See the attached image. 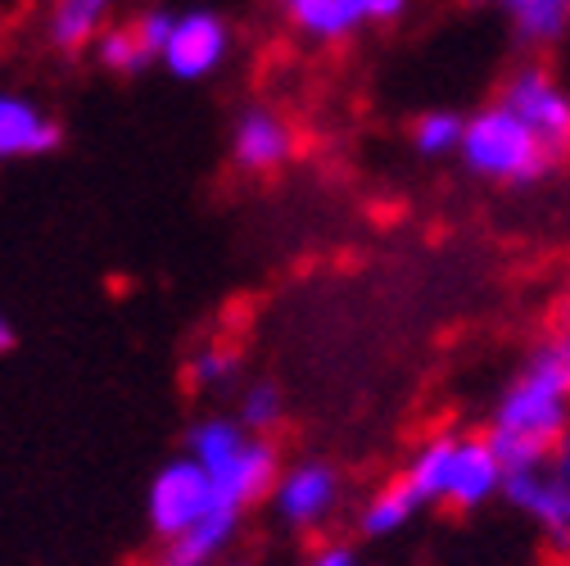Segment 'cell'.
Here are the masks:
<instances>
[{
	"mask_svg": "<svg viewBox=\"0 0 570 566\" xmlns=\"http://www.w3.org/2000/svg\"><path fill=\"white\" fill-rule=\"evenodd\" d=\"M570 431V322H548V331L525 353L521 372L498 390L489 412V440L508 467L543 462Z\"/></svg>",
	"mask_w": 570,
	"mask_h": 566,
	"instance_id": "6da1fadb",
	"label": "cell"
},
{
	"mask_svg": "<svg viewBox=\"0 0 570 566\" xmlns=\"http://www.w3.org/2000/svg\"><path fill=\"white\" fill-rule=\"evenodd\" d=\"M399 476L421 508L480 513L484 504L503 499L508 462L489 431H435L407 453Z\"/></svg>",
	"mask_w": 570,
	"mask_h": 566,
	"instance_id": "7a4b0ae2",
	"label": "cell"
},
{
	"mask_svg": "<svg viewBox=\"0 0 570 566\" xmlns=\"http://www.w3.org/2000/svg\"><path fill=\"white\" fill-rule=\"evenodd\" d=\"M213 480L218 499L236 513H254L258 504H267V494L281 476V449L272 436L249 431L236 412H208L186 431L181 445Z\"/></svg>",
	"mask_w": 570,
	"mask_h": 566,
	"instance_id": "3957f363",
	"label": "cell"
},
{
	"mask_svg": "<svg viewBox=\"0 0 570 566\" xmlns=\"http://www.w3.org/2000/svg\"><path fill=\"white\" fill-rule=\"evenodd\" d=\"M458 159L471 177L489 186H534L561 164L548 140L503 100H489L475 114H466Z\"/></svg>",
	"mask_w": 570,
	"mask_h": 566,
	"instance_id": "277c9868",
	"label": "cell"
},
{
	"mask_svg": "<svg viewBox=\"0 0 570 566\" xmlns=\"http://www.w3.org/2000/svg\"><path fill=\"white\" fill-rule=\"evenodd\" d=\"M503 504L534 521L552 553H570V431L543 462L508 467Z\"/></svg>",
	"mask_w": 570,
	"mask_h": 566,
	"instance_id": "5b68a950",
	"label": "cell"
},
{
	"mask_svg": "<svg viewBox=\"0 0 570 566\" xmlns=\"http://www.w3.org/2000/svg\"><path fill=\"white\" fill-rule=\"evenodd\" d=\"M267 513L291 535H322L344 513V471L326 458L285 462L267 494Z\"/></svg>",
	"mask_w": 570,
	"mask_h": 566,
	"instance_id": "8992f818",
	"label": "cell"
},
{
	"mask_svg": "<svg viewBox=\"0 0 570 566\" xmlns=\"http://www.w3.org/2000/svg\"><path fill=\"white\" fill-rule=\"evenodd\" d=\"M218 508H227L213 489L208 471L181 449L177 458H168L155 476H150V489H146V526L159 544L195 530L204 517H213Z\"/></svg>",
	"mask_w": 570,
	"mask_h": 566,
	"instance_id": "52a82bcc",
	"label": "cell"
},
{
	"mask_svg": "<svg viewBox=\"0 0 570 566\" xmlns=\"http://www.w3.org/2000/svg\"><path fill=\"white\" fill-rule=\"evenodd\" d=\"M232 50H236L232 23L218 10L195 6V10H177L173 14V32L164 41L159 64L177 82H208V78H218L227 68Z\"/></svg>",
	"mask_w": 570,
	"mask_h": 566,
	"instance_id": "ba28073f",
	"label": "cell"
},
{
	"mask_svg": "<svg viewBox=\"0 0 570 566\" xmlns=\"http://www.w3.org/2000/svg\"><path fill=\"white\" fill-rule=\"evenodd\" d=\"M498 100L521 114L552 146L557 159H570V87L543 59H525L521 68H512L508 82L498 87Z\"/></svg>",
	"mask_w": 570,
	"mask_h": 566,
	"instance_id": "9c48e42d",
	"label": "cell"
},
{
	"mask_svg": "<svg viewBox=\"0 0 570 566\" xmlns=\"http://www.w3.org/2000/svg\"><path fill=\"white\" fill-rule=\"evenodd\" d=\"M227 155L240 173L249 177H267V173H281L299 155V136H295V123L285 118L281 109L272 105H245L232 123V136H227Z\"/></svg>",
	"mask_w": 570,
	"mask_h": 566,
	"instance_id": "30bf717a",
	"label": "cell"
},
{
	"mask_svg": "<svg viewBox=\"0 0 570 566\" xmlns=\"http://www.w3.org/2000/svg\"><path fill=\"white\" fill-rule=\"evenodd\" d=\"M59 118L28 91L0 87V164H28L59 150Z\"/></svg>",
	"mask_w": 570,
	"mask_h": 566,
	"instance_id": "8fae6325",
	"label": "cell"
},
{
	"mask_svg": "<svg viewBox=\"0 0 570 566\" xmlns=\"http://www.w3.org/2000/svg\"><path fill=\"white\" fill-rule=\"evenodd\" d=\"M245 517H249V513L218 508L213 517H204L195 530H186V535H177V539L159 544L155 566H223L227 557H236V544H240Z\"/></svg>",
	"mask_w": 570,
	"mask_h": 566,
	"instance_id": "7c38bea8",
	"label": "cell"
},
{
	"mask_svg": "<svg viewBox=\"0 0 570 566\" xmlns=\"http://www.w3.org/2000/svg\"><path fill=\"white\" fill-rule=\"evenodd\" d=\"M122 0H50L46 6V41L59 55L91 50V41L114 23Z\"/></svg>",
	"mask_w": 570,
	"mask_h": 566,
	"instance_id": "4fadbf2b",
	"label": "cell"
},
{
	"mask_svg": "<svg viewBox=\"0 0 570 566\" xmlns=\"http://www.w3.org/2000/svg\"><path fill=\"white\" fill-rule=\"evenodd\" d=\"M425 508L416 504V494L403 485V476L394 471L390 480H381L367 499L358 504V517H353V526H358L363 539H390L399 535L403 526H412Z\"/></svg>",
	"mask_w": 570,
	"mask_h": 566,
	"instance_id": "5bb4252c",
	"label": "cell"
},
{
	"mask_svg": "<svg viewBox=\"0 0 570 566\" xmlns=\"http://www.w3.org/2000/svg\"><path fill=\"white\" fill-rule=\"evenodd\" d=\"M91 59L100 64V74H114V78H140L150 64H159V55L150 50V41L140 37V28L131 19L127 23H109L91 41Z\"/></svg>",
	"mask_w": 570,
	"mask_h": 566,
	"instance_id": "9a60e30c",
	"label": "cell"
},
{
	"mask_svg": "<svg viewBox=\"0 0 570 566\" xmlns=\"http://www.w3.org/2000/svg\"><path fill=\"white\" fill-rule=\"evenodd\" d=\"M508 19L525 50H548L570 32V0H512Z\"/></svg>",
	"mask_w": 570,
	"mask_h": 566,
	"instance_id": "2e32d148",
	"label": "cell"
},
{
	"mask_svg": "<svg viewBox=\"0 0 570 566\" xmlns=\"http://www.w3.org/2000/svg\"><path fill=\"white\" fill-rule=\"evenodd\" d=\"M186 381L195 394H227L240 381V353L227 340H204L186 353Z\"/></svg>",
	"mask_w": 570,
	"mask_h": 566,
	"instance_id": "e0dca14e",
	"label": "cell"
},
{
	"mask_svg": "<svg viewBox=\"0 0 570 566\" xmlns=\"http://www.w3.org/2000/svg\"><path fill=\"white\" fill-rule=\"evenodd\" d=\"M281 19L291 23L304 41H317V46H335L344 37H353L348 19H344V6L340 0H276Z\"/></svg>",
	"mask_w": 570,
	"mask_h": 566,
	"instance_id": "ac0fdd59",
	"label": "cell"
},
{
	"mask_svg": "<svg viewBox=\"0 0 570 566\" xmlns=\"http://www.w3.org/2000/svg\"><path fill=\"white\" fill-rule=\"evenodd\" d=\"M462 131H466V118L453 114V109H425L412 118L407 127V140L421 159H458L462 150Z\"/></svg>",
	"mask_w": 570,
	"mask_h": 566,
	"instance_id": "d6986e66",
	"label": "cell"
},
{
	"mask_svg": "<svg viewBox=\"0 0 570 566\" xmlns=\"http://www.w3.org/2000/svg\"><path fill=\"white\" fill-rule=\"evenodd\" d=\"M236 417L245 421L249 431H258V436H276L281 421H285V394H281V386L276 381H249V386H240Z\"/></svg>",
	"mask_w": 570,
	"mask_h": 566,
	"instance_id": "ffe728a7",
	"label": "cell"
},
{
	"mask_svg": "<svg viewBox=\"0 0 570 566\" xmlns=\"http://www.w3.org/2000/svg\"><path fill=\"white\" fill-rule=\"evenodd\" d=\"M340 6H344L348 28L358 32V28H390V23H399L412 0H340Z\"/></svg>",
	"mask_w": 570,
	"mask_h": 566,
	"instance_id": "44dd1931",
	"label": "cell"
},
{
	"mask_svg": "<svg viewBox=\"0 0 570 566\" xmlns=\"http://www.w3.org/2000/svg\"><path fill=\"white\" fill-rule=\"evenodd\" d=\"M299 566H363V562H358V548H353V544L326 539V544L308 548V557H304Z\"/></svg>",
	"mask_w": 570,
	"mask_h": 566,
	"instance_id": "7402d4cb",
	"label": "cell"
},
{
	"mask_svg": "<svg viewBox=\"0 0 570 566\" xmlns=\"http://www.w3.org/2000/svg\"><path fill=\"white\" fill-rule=\"evenodd\" d=\"M14 340H19V335H14V322H10L6 309H0V359H6V353L14 349Z\"/></svg>",
	"mask_w": 570,
	"mask_h": 566,
	"instance_id": "603a6c76",
	"label": "cell"
},
{
	"mask_svg": "<svg viewBox=\"0 0 570 566\" xmlns=\"http://www.w3.org/2000/svg\"><path fill=\"white\" fill-rule=\"evenodd\" d=\"M552 318H557V322H570V291H566V295L557 300V309H552Z\"/></svg>",
	"mask_w": 570,
	"mask_h": 566,
	"instance_id": "cb8c5ba5",
	"label": "cell"
},
{
	"mask_svg": "<svg viewBox=\"0 0 570 566\" xmlns=\"http://www.w3.org/2000/svg\"><path fill=\"white\" fill-rule=\"evenodd\" d=\"M475 6H498V10H508L512 0H475Z\"/></svg>",
	"mask_w": 570,
	"mask_h": 566,
	"instance_id": "d4e9b609",
	"label": "cell"
},
{
	"mask_svg": "<svg viewBox=\"0 0 570 566\" xmlns=\"http://www.w3.org/2000/svg\"><path fill=\"white\" fill-rule=\"evenodd\" d=\"M223 566H249V562H245V557H227Z\"/></svg>",
	"mask_w": 570,
	"mask_h": 566,
	"instance_id": "484cf974",
	"label": "cell"
}]
</instances>
